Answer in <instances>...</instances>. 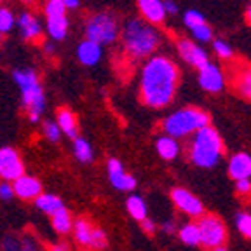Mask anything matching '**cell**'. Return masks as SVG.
Instances as JSON below:
<instances>
[{
	"label": "cell",
	"mask_w": 251,
	"mask_h": 251,
	"mask_svg": "<svg viewBox=\"0 0 251 251\" xmlns=\"http://www.w3.org/2000/svg\"><path fill=\"white\" fill-rule=\"evenodd\" d=\"M178 82H180V70L176 63L166 56H152L141 68V101L150 108H166L176 94Z\"/></svg>",
	"instance_id": "obj_1"
},
{
	"label": "cell",
	"mask_w": 251,
	"mask_h": 251,
	"mask_svg": "<svg viewBox=\"0 0 251 251\" xmlns=\"http://www.w3.org/2000/svg\"><path fill=\"white\" fill-rule=\"evenodd\" d=\"M121 35L122 49L133 59H149L161 46V33L153 25L133 18L127 20L122 26Z\"/></svg>",
	"instance_id": "obj_2"
},
{
	"label": "cell",
	"mask_w": 251,
	"mask_h": 251,
	"mask_svg": "<svg viewBox=\"0 0 251 251\" xmlns=\"http://www.w3.org/2000/svg\"><path fill=\"white\" fill-rule=\"evenodd\" d=\"M188 159L194 166L202 169H211L222 161L225 153L224 140L211 124L199 129L188 143Z\"/></svg>",
	"instance_id": "obj_3"
},
{
	"label": "cell",
	"mask_w": 251,
	"mask_h": 251,
	"mask_svg": "<svg viewBox=\"0 0 251 251\" xmlns=\"http://www.w3.org/2000/svg\"><path fill=\"white\" fill-rule=\"evenodd\" d=\"M12 78L16 86L20 87L21 105L28 114V121L31 124L40 122L46 110V93L37 72L33 68H18L12 72Z\"/></svg>",
	"instance_id": "obj_4"
},
{
	"label": "cell",
	"mask_w": 251,
	"mask_h": 251,
	"mask_svg": "<svg viewBox=\"0 0 251 251\" xmlns=\"http://www.w3.org/2000/svg\"><path fill=\"white\" fill-rule=\"evenodd\" d=\"M209 122H211V117L208 112L194 108V106H187V108H180L169 114L162 121V131L166 136L180 140V138L194 136L199 129L209 126Z\"/></svg>",
	"instance_id": "obj_5"
},
{
	"label": "cell",
	"mask_w": 251,
	"mask_h": 251,
	"mask_svg": "<svg viewBox=\"0 0 251 251\" xmlns=\"http://www.w3.org/2000/svg\"><path fill=\"white\" fill-rule=\"evenodd\" d=\"M119 33V21L114 14L110 12H98V14L89 16L84 25V35L86 40L96 42L98 46H110L117 40Z\"/></svg>",
	"instance_id": "obj_6"
},
{
	"label": "cell",
	"mask_w": 251,
	"mask_h": 251,
	"mask_svg": "<svg viewBox=\"0 0 251 251\" xmlns=\"http://www.w3.org/2000/svg\"><path fill=\"white\" fill-rule=\"evenodd\" d=\"M196 224H197V228H199L201 244H202L204 248L213 250V248L225 246L228 232L224 224V220L218 218L216 215H208V213H204L201 218H197Z\"/></svg>",
	"instance_id": "obj_7"
},
{
	"label": "cell",
	"mask_w": 251,
	"mask_h": 251,
	"mask_svg": "<svg viewBox=\"0 0 251 251\" xmlns=\"http://www.w3.org/2000/svg\"><path fill=\"white\" fill-rule=\"evenodd\" d=\"M25 175V162L20 152L12 147H0V180L16 181Z\"/></svg>",
	"instance_id": "obj_8"
},
{
	"label": "cell",
	"mask_w": 251,
	"mask_h": 251,
	"mask_svg": "<svg viewBox=\"0 0 251 251\" xmlns=\"http://www.w3.org/2000/svg\"><path fill=\"white\" fill-rule=\"evenodd\" d=\"M173 204L190 218H201L204 215V204L199 197L194 196L187 188H173L171 190Z\"/></svg>",
	"instance_id": "obj_9"
},
{
	"label": "cell",
	"mask_w": 251,
	"mask_h": 251,
	"mask_svg": "<svg viewBox=\"0 0 251 251\" xmlns=\"http://www.w3.org/2000/svg\"><path fill=\"white\" fill-rule=\"evenodd\" d=\"M106 171H108V180L112 187H115L121 192H133L136 188V178L129 173L124 171V166L119 159L112 157L106 162Z\"/></svg>",
	"instance_id": "obj_10"
},
{
	"label": "cell",
	"mask_w": 251,
	"mask_h": 251,
	"mask_svg": "<svg viewBox=\"0 0 251 251\" xmlns=\"http://www.w3.org/2000/svg\"><path fill=\"white\" fill-rule=\"evenodd\" d=\"M199 86L204 91H208V93H220L225 87L224 72L213 63H208L206 67H202L199 70Z\"/></svg>",
	"instance_id": "obj_11"
},
{
	"label": "cell",
	"mask_w": 251,
	"mask_h": 251,
	"mask_svg": "<svg viewBox=\"0 0 251 251\" xmlns=\"http://www.w3.org/2000/svg\"><path fill=\"white\" fill-rule=\"evenodd\" d=\"M178 52H180V56L188 65H192L194 68H199V70L209 63L206 51H204L202 47L197 46L196 42H192V40H187V39L178 40Z\"/></svg>",
	"instance_id": "obj_12"
},
{
	"label": "cell",
	"mask_w": 251,
	"mask_h": 251,
	"mask_svg": "<svg viewBox=\"0 0 251 251\" xmlns=\"http://www.w3.org/2000/svg\"><path fill=\"white\" fill-rule=\"evenodd\" d=\"M12 190H14V197H18V199L35 201L42 194V183L39 178L23 175L16 181H12Z\"/></svg>",
	"instance_id": "obj_13"
},
{
	"label": "cell",
	"mask_w": 251,
	"mask_h": 251,
	"mask_svg": "<svg viewBox=\"0 0 251 251\" xmlns=\"http://www.w3.org/2000/svg\"><path fill=\"white\" fill-rule=\"evenodd\" d=\"M18 26H20L21 37L28 42H37V40L42 37L44 26L40 23V20L35 14L31 12H21L20 18H18Z\"/></svg>",
	"instance_id": "obj_14"
},
{
	"label": "cell",
	"mask_w": 251,
	"mask_h": 251,
	"mask_svg": "<svg viewBox=\"0 0 251 251\" xmlns=\"http://www.w3.org/2000/svg\"><path fill=\"white\" fill-rule=\"evenodd\" d=\"M228 175L234 181L251 178V155L246 152L234 153L228 161Z\"/></svg>",
	"instance_id": "obj_15"
},
{
	"label": "cell",
	"mask_w": 251,
	"mask_h": 251,
	"mask_svg": "<svg viewBox=\"0 0 251 251\" xmlns=\"http://www.w3.org/2000/svg\"><path fill=\"white\" fill-rule=\"evenodd\" d=\"M138 9H140L143 21L150 25H161L166 20V11L162 0H138Z\"/></svg>",
	"instance_id": "obj_16"
},
{
	"label": "cell",
	"mask_w": 251,
	"mask_h": 251,
	"mask_svg": "<svg viewBox=\"0 0 251 251\" xmlns=\"http://www.w3.org/2000/svg\"><path fill=\"white\" fill-rule=\"evenodd\" d=\"M103 58V47L98 46L96 42L84 39L77 46V59L82 63L84 67H94L98 65L100 59Z\"/></svg>",
	"instance_id": "obj_17"
},
{
	"label": "cell",
	"mask_w": 251,
	"mask_h": 251,
	"mask_svg": "<svg viewBox=\"0 0 251 251\" xmlns=\"http://www.w3.org/2000/svg\"><path fill=\"white\" fill-rule=\"evenodd\" d=\"M56 124H58L61 134H67V136L72 138V140H75V138L78 136V122L72 110H68V108L58 110Z\"/></svg>",
	"instance_id": "obj_18"
},
{
	"label": "cell",
	"mask_w": 251,
	"mask_h": 251,
	"mask_svg": "<svg viewBox=\"0 0 251 251\" xmlns=\"http://www.w3.org/2000/svg\"><path fill=\"white\" fill-rule=\"evenodd\" d=\"M93 230H94V225L91 224L89 220H86V218H77V220H74L72 234H74V239H75V243H77L78 246L89 248Z\"/></svg>",
	"instance_id": "obj_19"
},
{
	"label": "cell",
	"mask_w": 251,
	"mask_h": 251,
	"mask_svg": "<svg viewBox=\"0 0 251 251\" xmlns=\"http://www.w3.org/2000/svg\"><path fill=\"white\" fill-rule=\"evenodd\" d=\"M155 150L164 161H175V159L180 155V143H178V140H175V138L166 136L164 134V136L157 138Z\"/></svg>",
	"instance_id": "obj_20"
},
{
	"label": "cell",
	"mask_w": 251,
	"mask_h": 251,
	"mask_svg": "<svg viewBox=\"0 0 251 251\" xmlns=\"http://www.w3.org/2000/svg\"><path fill=\"white\" fill-rule=\"evenodd\" d=\"M33 202H35V208L39 209L40 213L49 215V216H52L56 211H59L61 208H65L61 197H58L56 194H44L42 192L35 201H33Z\"/></svg>",
	"instance_id": "obj_21"
},
{
	"label": "cell",
	"mask_w": 251,
	"mask_h": 251,
	"mask_svg": "<svg viewBox=\"0 0 251 251\" xmlns=\"http://www.w3.org/2000/svg\"><path fill=\"white\" fill-rule=\"evenodd\" d=\"M46 30L52 40H65L68 35V18L67 16H58V18H46Z\"/></svg>",
	"instance_id": "obj_22"
},
{
	"label": "cell",
	"mask_w": 251,
	"mask_h": 251,
	"mask_svg": "<svg viewBox=\"0 0 251 251\" xmlns=\"http://www.w3.org/2000/svg\"><path fill=\"white\" fill-rule=\"evenodd\" d=\"M51 225L54 228L56 234L67 235L72 234V227H74V218H72L70 211L67 208H61L51 216Z\"/></svg>",
	"instance_id": "obj_23"
},
{
	"label": "cell",
	"mask_w": 251,
	"mask_h": 251,
	"mask_svg": "<svg viewBox=\"0 0 251 251\" xmlns=\"http://www.w3.org/2000/svg\"><path fill=\"white\" fill-rule=\"evenodd\" d=\"M74 141V155L78 162H82V164H91L94 161V150L93 145H91L89 141L82 136H77Z\"/></svg>",
	"instance_id": "obj_24"
},
{
	"label": "cell",
	"mask_w": 251,
	"mask_h": 251,
	"mask_svg": "<svg viewBox=\"0 0 251 251\" xmlns=\"http://www.w3.org/2000/svg\"><path fill=\"white\" fill-rule=\"evenodd\" d=\"M234 87L243 98L251 101V68L250 67L237 72V75H235V78H234Z\"/></svg>",
	"instance_id": "obj_25"
},
{
	"label": "cell",
	"mask_w": 251,
	"mask_h": 251,
	"mask_svg": "<svg viewBox=\"0 0 251 251\" xmlns=\"http://www.w3.org/2000/svg\"><path fill=\"white\" fill-rule=\"evenodd\" d=\"M176 234H178V237H180L181 243L188 244V246H197V244H201L199 228H197L196 222H188V224H183L176 230Z\"/></svg>",
	"instance_id": "obj_26"
},
{
	"label": "cell",
	"mask_w": 251,
	"mask_h": 251,
	"mask_svg": "<svg viewBox=\"0 0 251 251\" xmlns=\"http://www.w3.org/2000/svg\"><path fill=\"white\" fill-rule=\"evenodd\" d=\"M126 208H127V213H129L131 216H133L136 222H141V220H145L147 216V202L143 199H141L140 196H131L127 197V201H126Z\"/></svg>",
	"instance_id": "obj_27"
},
{
	"label": "cell",
	"mask_w": 251,
	"mask_h": 251,
	"mask_svg": "<svg viewBox=\"0 0 251 251\" xmlns=\"http://www.w3.org/2000/svg\"><path fill=\"white\" fill-rule=\"evenodd\" d=\"M16 26V18L9 7H0V35H5Z\"/></svg>",
	"instance_id": "obj_28"
},
{
	"label": "cell",
	"mask_w": 251,
	"mask_h": 251,
	"mask_svg": "<svg viewBox=\"0 0 251 251\" xmlns=\"http://www.w3.org/2000/svg\"><path fill=\"white\" fill-rule=\"evenodd\" d=\"M108 246V237H106V232L100 227H94L93 235H91V243L89 248L93 251H103Z\"/></svg>",
	"instance_id": "obj_29"
},
{
	"label": "cell",
	"mask_w": 251,
	"mask_h": 251,
	"mask_svg": "<svg viewBox=\"0 0 251 251\" xmlns=\"http://www.w3.org/2000/svg\"><path fill=\"white\" fill-rule=\"evenodd\" d=\"M46 18H58V16H67V7L63 5V0H47L44 4Z\"/></svg>",
	"instance_id": "obj_30"
},
{
	"label": "cell",
	"mask_w": 251,
	"mask_h": 251,
	"mask_svg": "<svg viewBox=\"0 0 251 251\" xmlns=\"http://www.w3.org/2000/svg\"><path fill=\"white\" fill-rule=\"evenodd\" d=\"M235 227L246 239H251V213H237L235 215Z\"/></svg>",
	"instance_id": "obj_31"
},
{
	"label": "cell",
	"mask_w": 251,
	"mask_h": 251,
	"mask_svg": "<svg viewBox=\"0 0 251 251\" xmlns=\"http://www.w3.org/2000/svg\"><path fill=\"white\" fill-rule=\"evenodd\" d=\"M42 134L46 136L47 141H51V143H58L61 140V131H59L58 124L54 121H46L42 124Z\"/></svg>",
	"instance_id": "obj_32"
},
{
	"label": "cell",
	"mask_w": 251,
	"mask_h": 251,
	"mask_svg": "<svg viewBox=\"0 0 251 251\" xmlns=\"http://www.w3.org/2000/svg\"><path fill=\"white\" fill-rule=\"evenodd\" d=\"M192 33H194V39L199 40V42H209L213 39V30L211 26H208V23L192 28Z\"/></svg>",
	"instance_id": "obj_33"
},
{
	"label": "cell",
	"mask_w": 251,
	"mask_h": 251,
	"mask_svg": "<svg viewBox=\"0 0 251 251\" xmlns=\"http://www.w3.org/2000/svg\"><path fill=\"white\" fill-rule=\"evenodd\" d=\"M183 23L187 25L190 30H192V28H196V26H199V25L206 23V20H204L202 12H199V11H188L187 14H185V18H183Z\"/></svg>",
	"instance_id": "obj_34"
},
{
	"label": "cell",
	"mask_w": 251,
	"mask_h": 251,
	"mask_svg": "<svg viewBox=\"0 0 251 251\" xmlns=\"http://www.w3.org/2000/svg\"><path fill=\"white\" fill-rule=\"evenodd\" d=\"M21 246V237H16V235H5L2 243H0V248L2 251H20Z\"/></svg>",
	"instance_id": "obj_35"
},
{
	"label": "cell",
	"mask_w": 251,
	"mask_h": 251,
	"mask_svg": "<svg viewBox=\"0 0 251 251\" xmlns=\"http://www.w3.org/2000/svg\"><path fill=\"white\" fill-rule=\"evenodd\" d=\"M213 47H215V52L220 58H224V59L232 58V47L228 46L225 40H216V42L213 44Z\"/></svg>",
	"instance_id": "obj_36"
},
{
	"label": "cell",
	"mask_w": 251,
	"mask_h": 251,
	"mask_svg": "<svg viewBox=\"0 0 251 251\" xmlns=\"http://www.w3.org/2000/svg\"><path fill=\"white\" fill-rule=\"evenodd\" d=\"M235 192L241 197H250L251 196V180H239L235 181Z\"/></svg>",
	"instance_id": "obj_37"
},
{
	"label": "cell",
	"mask_w": 251,
	"mask_h": 251,
	"mask_svg": "<svg viewBox=\"0 0 251 251\" xmlns=\"http://www.w3.org/2000/svg\"><path fill=\"white\" fill-rule=\"evenodd\" d=\"M20 251H40V248H39V244H37V241L33 239V237H30V235H25V237H21Z\"/></svg>",
	"instance_id": "obj_38"
},
{
	"label": "cell",
	"mask_w": 251,
	"mask_h": 251,
	"mask_svg": "<svg viewBox=\"0 0 251 251\" xmlns=\"http://www.w3.org/2000/svg\"><path fill=\"white\" fill-rule=\"evenodd\" d=\"M14 197V190H12V183L0 180V201H11Z\"/></svg>",
	"instance_id": "obj_39"
},
{
	"label": "cell",
	"mask_w": 251,
	"mask_h": 251,
	"mask_svg": "<svg viewBox=\"0 0 251 251\" xmlns=\"http://www.w3.org/2000/svg\"><path fill=\"white\" fill-rule=\"evenodd\" d=\"M140 227H141V230L145 232V234H149V235H153L157 232V224L153 222L152 218H149V216H147L145 220H141Z\"/></svg>",
	"instance_id": "obj_40"
},
{
	"label": "cell",
	"mask_w": 251,
	"mask_h": 251,
	"mask_svg": "<svg viewBox=\"0 0 251 251\" xmlns=\"http://www.w3.org/2000/svg\"><path fill=\"white\" fill-rule=\"evenodd\" d=\"M162 4H164L166 14H176V12H178L176 2H173V0H162Z\"/></svg>",
	"instance_id": "obj_41"
},
{
	"label": "cell",
	"mask_w": 251,
	"mask_h": 251,
	"mask_svg": "<svg viewBox=\"0 0 251 251\" xmlns=\"http://www.w3.org/2000/svg\"><path fill=\"white\" fill-rule=\"evenodd\" d=\"M161 230L164 232V234L171 235V234H175V232H176L178 228H176V225H175V222H171V220H168V222H164V224L161 225Z\"/></svg>",
	"instance_id": "obj_42"
},
{
	"label": "cell",
	"mask_w": 251,
	"mask_h": 251,
	"mask_svg": "<svg viewBox=\"0 0 251 251\" xmlns=\"http://www.w3.org/2000/svg\"><path fill=\"white\" fill-rule=\"evenodd\" d=\"M49 251H70V244L67 241H58V243L51 244Z\"/></svg>",
	"instance_id": "obj_43"
},
{
	"label": "cell",
	"mask_w": 251,
	"mask_h": 251,
	"mask_svg": "<svg viewBox=\"0 0 251 251\" xmlns=\"http://www.w3.org/2000/svg\"><path fill=\"white\" fill-rule=\"evenodd\" d=\"M63 5L68 9H78V5H80V0H63Z\"/></svg>",
	"instance_id": "obj_44"
},
{
	"label": "cell",
	"mask_w": 251,
	"mask_h": 251,
	"mask_svg": "<svg viewBox=\"0 0 251 251\" xmlns=\"http://www.w3.org/2000/svg\"><path fill=\"white\" fill-rule=\"evenodd\" d=\"M44 51H46L47 54H54V51H56L54 44H52V42H46V44H44Z\"/></svg>",
	"instance_id": "obj_45"
},
{
	"label": "cell",
	"mask_w": 251,
	"mask_h": 251,
	"mask_svg": "<svg viewBox=\"0 0 251 251\" xmlns=\"http://www.w3.org/2000/svg\"><path fill=\"white\" fill-rule=\"evenodd\" d=\"M246 20H248V23L251 25V5L248 7V11H246Z\"/></svg>",
	"instance_id": "obj_46"
},
{
	"label": "cell",
	"mask_w": 251,
	"mask_h": 251,
	"mask_svg": "<svg viewBox=\"0 0 251 251\" xmlns=\"http://www.w3.org/2000/svg\"><path fill=\"white\" fill-rule=\"evenodd\" d=\"M208 251H228L225 246H220V248H213V250H208Z\"/></svg>",
	"instance_id": "obj_47"
},
{
	"label": "cell",
	"mask_w": 251,
	"mask_h": 251,
	"mask_svg": "<svg viewBox=\"0 0 251 251\" xmlns=\"http://www.w3.org/2000/svg\"><path fill=\"white\" fill-rule=\"evenodd\" d=\"M21 2H23V4H28V5H31V4H35L37 0H21Z\"/></svg>",
	"instance_id": "obj_48"
},
{
	"label": "cell",
	"mask_w": 251,
	"mask_h": 251,
	"mask_svg": "<svg viewBox=\"0 0 251 251\" xmlns=\"http://www.w3.org/2000/svg\"><path fill=\"white\" fill-rule=\"evenodd\" d=\"M0 42H2V35H0Z\"/></svg>",
	"instance_id": "obj_49"
}]
</instances>
